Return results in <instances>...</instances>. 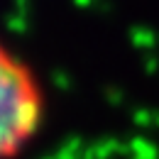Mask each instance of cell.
Returning a JSON list of instances; mask_svg holds the SVG:
<instances>
[{
  "label": "cell",
  "instance_id": "1",
  "mask_svg": "<svg viewBox=\"0 0 159 159\" xmlns=\"http://www.w3.org/2000/svg\"><path fill=\"white\" fill-rule=\"evenodd\" d=\"M42 91L32 71L0 44V159L15 157L42 125Z\"/></svg>",
  "mask_w": 159,
  "mask_h": 159
}]
</instances>
